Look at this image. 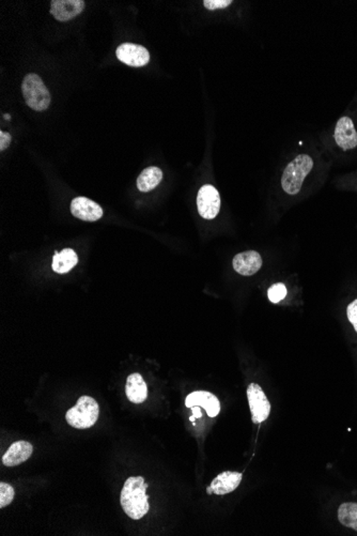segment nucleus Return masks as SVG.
I'll list each match as a JSON object with an SVG mask.
<instances>
[{
    "instance_id": "obj_19",
    "label": "nucleus",
    "mask_w": 357,
    "mask_h": 536,
    "mask_svg": "<svg viewBox=\"0 0 357 536\" xmlns=\"http://www.w3.org/2000/svg\"><path fill=\"white\" fill-rule=\"evenodd\" d=\"M15 490L7 483H0V508L9 506L15 499Z\"/></svg>"
},
{
    "instance_id": "obj_20",
    "label": "nucleus",
    "mask_w": 357,
    "mask_h": 536,
    "mask_svg": "<svg viewBox=\"0 0 357 536\" xmlns=\"http://www.w3.org/2000/svg\"><path fill=\"white\" fill-rule=\"evenodd\" d=\"M268 299L273 303H278L287 296V288L284 284L273 285L272 287L268 292Z\"/></svg>"
},
{
    "instance_id": "obj_24",
    "label": "nucleus",
    "mask_w": 357,
    "mask_h": 536,
    "mask_svg": "<svg viewBox=\"0 0 357 536\" xmlns=\"http://www.w3.org/2000/svg\"><path fill=\"white\" fill-rule=\"evenodd\" d=\"M192 411H193L194 416H195L196 419L201 418V410H200L199 407L192 408Z\"/></svg>"
},
{
    "instance_id": "obj_25",
    "label": "nucleus",
    "mask_w": 357,
    "mask_h": 536,
    "mask_svg": "<svg viewBox=\"0 0 357 536\" xmlns=\"http://www.w3.org/2000/svg\"><path fill=\"white\" fill-rule=\"evenodd\" d=\"M195 419H196L195 416H192V418H190V421L194 422V420Z\"/></svg>"
},
{
    "instance_id": "obj_14",
    "label": "nucleus",
    "mask_w": 357,
    "mask_h": 536,
    "mask_svg": "<svg viewBox=\"0 0 357 536\" xmlns=\"http://www.w3.org/2000/svg\"><path fill=\"white\" fill-rule=\"evenodd\" d=\"M33 447L28 441H17L9 447L3 456V466L15 467L25 463L33 455Z\"/></svg>"
},
{
    "instance_id": "obj_15",
    "label": "nucleus",
    "mask_w": 357,
    "mask_h": 536,
    "mask_svg": "<svg viewBox=\"0 0 357 536\" xmlns=\"http://www.w3.org/2000/svg\"><path fill=\"white\" fill-rule=\"evenodd\" d=\"M127 397L129 402L134 404H143L148 397V388L144 378L138 373L129 375L127 377V386H125Z\"/></svg>"
},
{
    "instance_id": "obj_23",
    "label": "nucleus",
    "mask_w": 357,
    "mask_h": 536,
    "mask_svg": "<svg viewBox=\"0 0 357 536\" xmlns=\"http://www.w3.org/2000/svg\"><path fill=\"white\" fill-rule=\"evenodd\" d=\"M11 135H10L9 133L1 131V132H0V150L5 151L6 149L10 146V144H11Z\"/></svg>"
},
{
    "instance_id": "obj_18",
    "label": "nucleus",
    "mask_w": 357,
    "mask_h": 536,
    "mask_svg": "<svg viewBox=\"0 0 357 536\" xmlns=\"http://www.w3.org/2000/svg\"><path fill=\"white\" fill-rule=\"evenodd\" d=\"M338 519L341 525L357 531V503L347 502L338 508Z\"/></svg>"
},
{
    "instance_id": "obj_7",
    "label": "nucleus",
    "mask_w": 357,
    "mask_h": 536,
    "mask_svg": "<svg viewBox=\"0 0 357 536\" xmlns=\"http://www.w3.org/2000/svg\"><path fill=\"white\" fill-rule=\"evenodd\" d=\"M118 59L129 66H147L150 62V54L146 47L134 43H123L116 51Z\"/></svg>"
},
{
    "instance_id": "obj_26",
    "label": "nucleus",
    "mask_w": 357,
    "mask_h": 536,
    "mask_svg": "<svg viewBox=\"0 0 357 536\" xmlns=\"http://www.w3.org/2000/svg\"><path fill=\"white\" fill-rule=\"evenodd\" d=\"M5 118H6V119H8V120H10V118H11V117H10L9 115H6Z\"/></svg>"
},
{
    "instance_id": "obj_13",
    "label": "nucleus",
    "mask_w": 357,
    "mask_h": 536,
    "mask_svg": "<svg viewBox=\"0 0 357 536\" xmlns=\"http://www.w3.org/2000/svg\"><path fill=\"white\" fill-rule=\"evenodd\" d=\"M242 481V473L226 471L217 475V478L212 481L211 486L208 488V494H227L235 492Z\"/></svg>"
},
{
    "instance_id": "obj_11",
    "label": "nucleus",
    "mask_w": 357,
    "mask_h": 536,
    "mask_svg": "<svg viewBox=\"0 0 357 536\" xmlns=\"http://www.w3.org/2000/svg\"><path fill=\"white\" fill-rule=\"evenodd\" d=\"M264 265L262 257L256 251H247L235 255L232 266L235 272L243 276H255Z\"/></svg>"
},
{
    "instance_id": "obj_1",
    "label": "nucleus",
    "mask_w": 357,
    "mask_h": 536,
    "mask_svg": "<svg viewBox=\"0 0 357 536\" xmlns=\"http://www.w3.org/2000/svg\"><path fill=\"white\" fill-rule=\"evenodd\" d=\"M148 484L143 476H131L125 481L121 492L120 502L123 510L129 517L138 520L149 512V497L147 496Z\"/></svg>"
},
{
    "instance_id": "obj_21",
    "label": "nucleus",
    "mask_w": 357,
    "mask_h": 536,
    "mask_svg": "<svg viewBox=\"0 0 357 536\" xmlns=\"http://www.w3.org/2000/svg\"><path fill=\"white\" fill-rule=\"evenodd\" d=\"M231 3H232L231 0H205L203 1V6L208 10H211V11L217 9H225V8H228Z\"/></svg>"
},
{
    "instance_id": "obj_3",
    "label": "nucleus",
    "mask_w": 357,
    "mask_h": 536,
    "mask_svg": "<svg viewBox=\"0 0 357 536\" xmlns=\"http://www.w3.org/2000/svg\"><path fill=\"white\" fill-rule=\"evenodd\" d=\"M100 416V407L94 398L82 396L74 407L66 414V422L77 429H87L97 423Z\"/></svg>"
},
{
    "instance_id": "obj_2",
    "label": "nucleus",
    "mask_w": 357,
    "mask_h": 536,
    "mask_svg": "<svg viewBox=\"0 0 357 536\" xmlns=\"http://www.w3.org/2000/svg\"><path fill=\"white\" fill-rule=\"evenodd\" d=\"M313 168V160L307 154H300L287 165L282 177V186L286 193L296 195L304 180Z\"/></svg>"
},
{
    "instance_id": "obj_8",
    "label": "nucleus",
    "mask_w": 357,
    "mask_h": 536,
    "mask_svg": "<svg viewBox=\"0 0 357 536\" xmlns=\"http://www.w3.org/2000/svg\"><path fill=\"white\" fill-rule=\"evenodd\" d=\"M71 212L74 217L86 222H95L103 217V209L93 200L76 197L71 202Z\"/></svg>"
},
{
    "instance_id": "obj_4",
    "label": "nucleus",
    "mask_w": 357,
    "mask_h": 536,
    "mask_svg": "<svg viewBox=\"0 0 357 536\" xmlns=\"http://www.w3.org/2000/svg\"><path fill=\"white\" fill-rule=\"evenodd\" d=\"M21 91L27 105L35 111L48 109L51 94L42 78L37 74H28L21 82Z\"/></svg>"
},
{
    "instance_id": "obj_12",
    "label": "nucleus",
    "mask_w": 357,
    "mask_h": 536,
    "mask_svg": "<svg viewBox=\"0 0 357 536\" xmlns=\"http://www.w3.org/2000/svg\"><path fill=\"white\" fill-rule=\"evenodd\" d=\"M335 141L342 150H351L357 147V132L350 117H341L335 127Z\"/></svg>"
},
{
    "instance_id": "obj_5",
    "label": "nucleus",
    "mask_w": 357,
    "mask_h": 536,
    "mask_svg": "<svg viewBox=\"0 0 357 536\" xmlns=\"http://www.w3.org/2000/svg\"><path fill=\"white\" fill-rule=\"evenodd\" d=\"M197 207L200 217L205 220L215 219L221 210L219 190L211 184L202 186L198 192Z\"/></svg>"
},
{
    "instance_id": "obj_16",
    "label": "nucleus",
    "mask_w": 357,
    "mask_h": 536,
    "mask_svg": "<svg viewBox=\"0 0 357 536\" xmlns=\"http://www.w3.org/2000/svg\"><path fill=\"white\" fill-rule=\"evenodd\" d=\"M77 254L73 249H64L62 252L55 253L53 257V270L59 274L70 272L77 265Z\"/></svg>"
},
{
    "instance_id": "obj_9",
    "label": "nucleus",
    "mask_w": 357,
    "mask_h": 536,
    "mask_svg": "<svg viewBox=\"0 0 357 536\" xmlns=\"http://www.w3.org/2000/svg\"><path fill=\"white\" fill-rule=\"evenodd\" d=\"M185 406L190 409L193 407H202L207 411L210 418H215L221 411V402L217 396L205 391H196L190 393L186 397Z\"/></svg>"
},
{
    "instance_id": "obj_17",
    "label": "nucleus",
    "mask_w": 357,
    "mask_h": 536,
    "mask_svg": "<svg viewBox=\"0 0 357 536\" xmlns=\"http://www.w3.org/2000/svg\"><path fill=\"white\" fill-rule=\"evenodd\" d=\"M163 180V172L156 166L146 168L137 179V188L140 192L148 193L154 190Z\"/></svg>"
},
{
    "instance_id": "obj_6",
    "label": "nucleus",
    "mask_w": 357,
    "mask_h": 536,
    "mask_svg": "<svg viewBox=\"0 0 357 536\" xmlns=\"http://www.w3.org/2000/svg\"><path fill=\"white\" fill-rule=\"evenodd\" d=\"M247 398L252 412L253 422L262 423L266 421L270 416L271 404L262 388L257 384H249L247 388Z\"/></svg>"
},
{
    "instance_id": "obj_22",
    "label": "nucleus",
    "mask_w": 357,
    "mask_h": 536,
    "mask_svg": "<svg viewBox=\"0 0 357 536\" xmlns=\"http://www.w3.org/2000/svg\"><path fill=\"white\" fill-rule=\"evenodd\" d=\"M347 315H348L349 321L352 323L355 331L357 332V299L349 304Z\"/></svg>"
},
{
    "instance_id": "obj_10",
    "label": "nucleus",
    "mask_w": 357,
    "mask_h": 536,
    "mask_svg": "<svg viewBox=\"0 0 357 536\" xmlns=\"http://www.w3.org/2000/svg\"><path fill=\"white\" fill-rule=\"evenodd\" d=\"M82 0H53L51 15L59 21H68L77 17L85 9Z\"/></svg>"
}]
</instances>
